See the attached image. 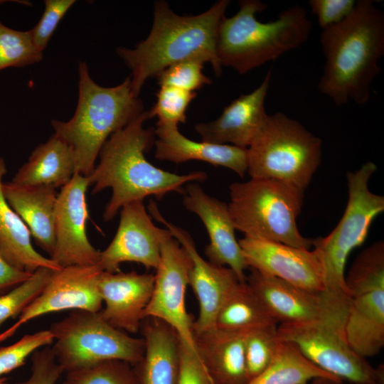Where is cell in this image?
<instances>
[{"label":"cell","instance_id":"6da1fadb","mask_svg":"<svg viewBox=\"0 0 384 384\" xmlns=\"http://www.w3.org/2000/svg\"><path fill=\"white\" fill-rule=\"evenodd\" d=\"M144 111L122 129L112 134L101 149L99 163L87 176L92 193L110 188L111 198L105 206L103 218L111 220L121 208L131 202L150 196L162 198L171 192L182 195L186 184L202 182L208 176L203 171L178 174L154 166L144 153L154 145V129L144 128L150 119Z\"/></svg>","mask_w":384,"mask_h":384},{"label":"cell","instance_id":"7a4b0ae2","mask_svg":"<svg viewBox=\"0 0 384 384\" xmlns=\"http://www.w3.org/2000/svg\"><path fill=\"white\" fill-rule=\"evenodd\" d=\"M325 63L318 90L337 106L370 99L384 55V13L374 1L359 0L341 22L320 36Z\"/></svg>","mask_w":384,"mask_h":384},{"label":"cell","instance_id":"3957f363","mask_svg":"<svg viewBox=\"0 0 384 384\" xmlns=\"http://www.w3.org/2000/svg\"><path fill=\"white\" fill-rule=\"evenodd\" d=\"M220 0L204 13L179 16L164 1L154 4V21L146 38L134 48H117V53L131 70L134 95L139 97L146 80L177 63L198 60L210 63L221 75L216 54L218 28L230 4Z\"/></svg>","mask_w":384,"mask_h":384},{"label":"cell","instance_id":"277c9868","mask_svg":"<svg viewBox=\"0 0 384 384\" xmlns=\"http://www.w3.org/2000/svg\"><path fill=\"white\" fill-rule=\"evenodd\" d=\"M78 97L75 112L67 121L52 119L54 134L75 154L76 174L89 176L109 137L144 112L142 101L134 95L131 78L113 87L98 85L85 61L78 66Z\"/></svg>","mask_w":384,"mask_h":384},{"label":"cell","instance_id":"5b68a950","mask_svg":"<svg viewBox=\"0 0 384 384\" xmlns=\"http://www.w3.org/2000/svg\"><path fill=\"white\" fill-rule=\"evenodd\" d=\"M238 4V11L224 16L218 28L216 54L222 67L245 74L299 48L309 36L311 23L299 5L263 23L256 15L266 10L267 4L258 0H242Z\"/></svg>","mask_w":384,"mask_h":384},{"label":"cell","instance_id":"8992f818","mask_svg":"<svg viewBox=\"0 0 384 384\" xmlns=\"http://www.w3.org/2000/svg\"><path fill=\"white\" fill-rule=\"evenodd\" d=\"M326 292L319 317L304 323L279 324L278 338L293 343L313 363L342 380L384 384L383 365L375 368L355 353L347 341L351 297L342 292Z\"/></svg>","mask_w":384,"mask_h":384},{"label":"cell","instance_id":"52a82bcc","mask_svg":"<svg viewBox=\"0 0 384 384\" xmlns=\"http://www.w3.org/2000/svg\"><path fill=\"white\" fill-rule=\"evenodd\" d=\"M230 215L245 237L310 250L314 239L304 237L297 218L304 191L272 178H250L229 186Z\"/></svg>","mask_w":384,"mask_h":384},{"label":"cell","instance_id":"ba28073f","mask_svg":"<svg viewBox=\"0 0 384 384\" xmlns=\"http://www.w3.org/2000/svg\"><path fill=\"white\" fill-rule=\"evenodd\" d=\"M321 159V139L278 112L268 114L247 148V172L251 178L279 180L304 191Z\"/></svg>","mask_w":384,"mask_h":384},{"label":"cell","instance_id":"9c48e42d","mask_svg":"<svg viewBox=\"0 0 384 384\" xmlns=\"http://www.w3.org/2000/svg\"><path fill=\"white\" fill-rule=\"evenodd\" d=\"M49 330L54 339L52 351L64 372L110 360L137 364L144 356L143 338L114 327L100 311L74 310Z\"/></svg>","mask_w":384,"mask_h":384},{"label":"cell","instance_id":"30bf717a","mask_svg":"<svg viewBox=\"0 0 384 384\" xmlns=\"http://www.w3.org/2000/svg\"><path fill=\"white\" fill-rule=\"evenodd\" d=\"M376 169L373 162L368 161L356 171L347 173L348 198L344 213L329 235L314 240V249L323 267L326 291L349 296L344 273L347 258L363 243L373 220L384 210V197L368 188Z\"/></svg>","mask_w":384,"mask_h":384},{"label":"cell","instance_id":"8fae6325","mask_svg":"<svg viewBox=\"0 0 384 384\" xmlns=\"http://www.w3.org/2000/svg\"><path fill=\"white\" fill-rule=\"evenodd\" d=\"M191 265L189 254L169 231L161 240L160 260L154 274L151 297L144 311V319L154 317L169 324L181 341L198 356L193 321L185 303Z\"/></svg>","mask_w":384,"mask_h":384},{"label":"cell","instance_id":"7c38bea8","mask_svg":"<svg viewBox=\"0 0 384 384\" xmlns=\"http://www.w3.org/2000/svg\"><path fill=\"white\" fill-rule=\"evenodd\" d=\"M102 272L97 265H72L53 271L38 296L12 326L0 334V343L12 336L23 324L46 314L70 309L100 311L103 302L98 279Z\"/></svg>","mask_w":384,"mask_h":384},{"label":"cell","instance_id":"4fadbf2b","mask_svg":"<svg viewBox=\"0 0 384 384\" xmlns=\"http://www.w3.org/2000/svg\"><path fill=\"white\" fill-rule=\"evenodd\" d=\"M87 177L75 174L58 194L55 210V246L50 259L60 267L94 265L100 252L86 234L89 213L85 193Z\"/></svg>","mask_w":384,"mask_h":384},{"label":"cell","instance_id":"5bb4252c","mask_svg":"<svg viewBox=\"0 0 384 384\" xmlns=\"http://www.w3.org/2000/svg\"><path fill=\"white\" fill-rule=\"evenodd\" d=\"M147 209L151 217L165 225L191 258L188 284L199 304L198 318L193 321V334L215 327V319L223 301L240 282L237 275L228 267L218 266L204 260L197 251L189 233L169 222L161 215L153 200H150Z\"/></svg>","mask_w":384,"mask_h":384},{"label":"cell","instance_id":"9a60e30c","mask_svg":"<svg viewBox=\"0 0 384 384\" xmlns=\"http://www.w3.org/2000/svg\"><path fill=\"white\" fill-rule=\"evenodd\" d=\"M169 230L156 226L142 201L131 202L120 209L116 234L100 252L97 265L103 272H119L121 263L137 262L147 270L156 269L162 239Z\"/></svg>","mask_w":384,"mask_h":384},{"label":"cell","instance_id":"2e32d148","mask_svg":"<svg viewBox=\"0 0 384 384\" xmlns=\"http://www.w3.org/2000/svg\"><path fill=\"white\" fill-rule=\"evenodd\" d=\"M247 266L311 292L325 291L318 252L286 244L244 237L238 240Z\"/></svg>","mask_w":384,"mask_h":384},{"label":"cell","instance_id":"e0dca14e","mask_svg":"<svg viewBox=\"0 0 384 384\" xmlns=\"http://www.w3.org/2000/svg\"><path fill=\"white\" fill-rule=\"evenodd\" d=\"M182 195L186 209L198 215L207 230L209 242L205 247V255L208 261L227 266L240 282H245L247 266L235 238L228 204L208 195L196 183L186 184Z\"/></svg>","mask_w":384,"mask_h":384},{"label":"cell","instance_id":"ac0fdd59","mask_svg":"<svg viewBox=\"0 0 384 384\" xmlns=\"http://www.w3.org/2000/svg\"><path fill=\"white\" fill-rule=\"evenodd\" d=\"M154 284L152 274L102 271L98 279L99 292L105 303L100 311L102 318L127 333H137L144 319Z\"/></svg>","mask_w":384,"mask_h":384},{"label":"cell","instance_id":"d6986e66","mask_svg":"<svg viewBox=\"0 0 384 384\" xmlns=\"http://www.w3.org/2000/svg\"><path fill=\"white\" fill-rule=\"evenodd\" d=\"M269 70L252 92L241 95L226 106L216 119L198 123L195 129L203 142L247 148L263 127L268 114L265 101L270 85Z\"/></svg>","mask_w":384,"mask_h":384},{"label":"cell","instance_id":"ffe728a7","mask_svg":"<svg viewBox=\"0 0 384 384\" xmlns=\"http://www.w3.org/2000/svg\"><path fill=\"white\" fill-rule=\"evenodd\" d=\"M246 282L278 324H299L321 314L326 292H311L250 268Z\"/></svg>","mask_w":384,"mask_h":384},{"label":"cell","instance_id":"44dd1931","mask_svg":"<svg viewBox=\"0 0 384 384\" xmlns=\"http://www.w3.org/2000/svg\"><path fill=\"white\" fill-rule=\"evenodd\" d=\"M155 157L175 164L198 160L223 166L243 178L247 169V149L231 144L196 142L184 137L176 125L156 124Z\"/></svg>","mask_w":384,"mask_h":384},{"label":"cell","instance_id":"7402d4cb","mask_svg":"<svg viewBox=\"0 0 384 384\" xmlns=\"http://www.w3.org/2000/svg\"><path fill=\"white\" fill-rule=\"evenodd\" d=\"M2 192L11 208L28 227L37 245L50 256L55 246V188L43 185L3 182Z\"/></svg>","mask_w":384,"mask_h":384},{"label":"cell","instance_id":"603a6c76","mask_svg":"<svg viewBox=\"0 0 384 384\" xmlns=\"http://www.w3.org/2000/svg\"><path fill=\"white\" fill-rule=\"evenodd\" d=\"M211 328L193 334L198 356L214 384H247L245 334Z\"/></svg>","mask_w":384,"mask_h":384},{"label":"cell","instance_id":"cb8c5ba5","mask_svg":"<svg viewBox=\"0 0 384 384\" xmlns=\"http://www.w3.org/2000/svg\"><path fill=\"white\" fill-rule=\"evenodd\" d=\"M145 349L140 366L139 384H177L180 366V338L169 324L146 317L141 326Z\"/></svg>","mask_w":384,"mask_h":384},{"label":"cell","instance_id":"d4e9b609","mask_svg":"<svg viewBox=\"0 0 384 384\" xmlns=\"http://www.w3.org/2000/svg\"><path fill=\"white\" fill-rule=\"evenodd\" d=\"M4 159L0 156V255L12 267L29 273L41 267L53 271L63 267L50 258L38 253L33 247L31 233L6 202L3 192V178L6 174Z\"/></svg>","mask_w":384,"mask_h":384},{"label":"cell","instance_id":"484cf974","mask_svg":"<svg viewBox=\"0 0 384 384\" xmlns=\"http://www.w3.org/2000/svg\"><path fill=\"white\" fill-rule=\"evenodd\" d=\"M76 174L75 154L60 137L53 134L38 145L11 181L19 185L63 187Z\"/></svg>","mask_w":384,"mask_h":384},{"label":"cell","instance_id":"4316f807","mask_svg":"<svg viewBox=\"0 0 384 384\" xmlns=\"http://www.w3.org/2000/svg\"><path fill=\"white\" fill-rule=\"evenodd\" d=\"M347 341L358 355L366 358L384 346V289L351 297L346 323Z\"/></svg>","mask_w":384,"mask_h":384},{"label":"cell","instance_id":"83f0119b","mask_svg":"<svg viewBox=\"0 0 384 384\" xmlns=\"http://www.w3.org/2000/svg\"><path fill=\"white\" fill-rule=\"evenodd\" d=\"M278 324L248 284L239 282L228 294L215 319V327L247 332Z\"/></svg>","mask_w":384,"mask_h":384},{"label":"cell","instance_id":"f1b7e54d","mask_svg":"<svg viewBox=\"0 0 384 384\" xmlns=\"http://www.w3.org/2000/svg\"><path fill=\"white\" fill-rule=\"evenodd\" d=\"M319 378L342 380L313 363L293 343L279 339L270 364L247 384H307Z\"/></svg>","mask_w":384,"mask_h":384},{"label":"cell","instance_id":"f546056e","mask_svg":"<svg viewBox=\"0 0 384 384\" xmlns=\"http://www.w3.org/2000/svg\"><path fill=\"white\" fill-rule=\"evenodd\" d=\"M350 297L384 289V242L377 241L362 250L345 277Z\"/></svg>","mask_w":384,"mask_h":384},{"label":"cell","instance_id":"4dcf8cb0","mask_svg":"<svg viewBox=\"0 0 384 384\" xmlns=\"http://www.w3.org/2000/svg\"><path fill=\"white\" fill-rule=\"evenodd\" d=\"M43 58L33 45L29 31L13 29L0 20V71L39 63Z\"/></svg>","mask_w":384,"mask_h":384},{"label":"cell","instance_id":"1f68e13d","mask_svg":"<svg viewBox=\"0 0 384 384\" xmlns=\"http://www.w3.org/2000/svg\"><path fill=\"white\" fill-rule=\"evenodd\" d=\"M279 342L277 324L245 334V360L248 382L260 375L272 360Z\"/></svg>","mask_w":384,"mask_h":384},{"label":"cell","instance_id":"d6a6232c","mask_svg":"<svg viewBox=\"0 0 384 384\" xmlns=\"http://www.w3.org/2000/svg\"><path fill=\"white\" fill-rule=\"evenodd\" d=\"M53 270L41 267L26 281L0 295V327L10 318L18 317L42 292Z\"/></svg>","mask_w":384,"mask_h":384},{"label":"cell","instance_id":"836d02e7","mask_svg":"<svg viewBox=\"0 0 384 384\" xmlns=\"http://www.w3.org/2000/svg\"><path fill=\"white\" fill-rule=\"evenodd\" d=\"M130 363L110 360L67 372L63 384H136Z\"/></svg>","mask_w":384,"mask_h":384},{"label":"cell","instance_id":"e575fe53","mask_svg":"<svg viewBox=\"0 0 384 384\" xmlns=\"http://www.w3.org/2000/svg\"><path fill=\"white\" fill-rule=\"evenodd\" d=\"M196 92L170 86H160L156 102L149 110L151 118L156 117V124L176 125L186 121V110Z\"/></svg>","mask_w":384,"mask_h":384},{"label":"cell","instance_id":"d590c367","mask_svg":"<svg viewBox=\"0 0 384 384\" xmlns=\"http://www.w3.org/2000/svg\"><path fill=\"white\" fill-rule=\"evenodd\" d=\"M49 329L26 334L14 343L0 348V378L24 365L27 358L53 343Z\"/></svg>","mask_w":384,"mask_h":384},{"label":"cell","instance_id":"8d00e7d4","mask_svg":"<svg viewBox=\"0 0 384 384\" xmlns=\"http://www.w3.org/2000/svg\"><path fill=\"white\" fill-rule=\"evenodd\" d=\"M203 63L198 60L181 61L166 68L155 77L159 86H170L196 92L203 85L212 82L202 72Z\"/></svg>","mask_w":384,"mask_h":384},{"label":"cell","instance_id":"74e56055","mask_svg":"<svg viewBox=\"0 0 384 384\" xmlns=\"http://www.w3.org/2000/svg\"><path fill=\"white\" fill-rule=\"evenodd\" d=\"M75 3V0L44 1L45 8L41 18L29 30L33 43L40 52L43 53L61 19Z\"/></svg>","mask_w":384,"mask_h":384},{"label":"cell","instance_id":"f35d334b","mask_svg":"<svg viewBox=\"0 0 384 384\" xmlns=\"http://www.w3.org/2000/svg\"><path fill=\"white\" fill-rule=\"evenodd\" d=\"M31 373L29 378L13 384H55L64 373L49 346L36 350L31 355Z\"/></svg>","mask_w":384,"mask_h":384},{"label":"cell","instance_id":"ab89813d","mask_svg":"<svg viewBox=\"0 0 384 384\" xmlns=\"http://www.w3.org/2000/svg\"><path fill=\"white\" fill-rule=\"evenodd\" d=\"M355 0H310L311 11L317 18L321 29H325L344 20L353 11Z\"/></svg>","mask_w":384,"mask_h":384},{"label":"cell","instance_id":"60d3db41","mask_svg":"<svg viewBox=\"0 0 384 384\" xmlns=\"http://www.w3.org/2000/svg\"><path fill=\"white\" fill-rule=\"evenodd\" d=\"M177 384H214L199 357L181 339L180 366Z\"/></svg>","mask_w":384,"mask_h":384},{"label":"cell","instance_id":"b9f144b4","mask_svg":"<svg viewBox=\"0 0 384 384\" xmlns=\"http://www.w3.org/2000/svg\"><path fill=\"white\" fill-rule=\"evenodd\" d=\"M32 274L12 267L0 255V295L26 281Z\"/></svg>","mask_w":384,"mask_h":384},{"label":"cell","instance_id":"7bdbcfd3","mask_svg":"<svg viewBox=\"0 0 384 384\" xmlns=\"http://www.w3.org/2000/svg\"><path fill=\"white\" fill-rule=\"evenodd\" d=\"M307 384H343L341 380H336L330 378H316L308 383ZM347 384H380L377 383H348Z\"/></svg>","mask_w":384,"mask_h":384},{"label":"cell","instance_id":"ee69618b","mask_svg":"<svg viewBox=\"0 0 384 384\" xmlns=\"http://www.w3.org/2000/svg\"><path fill=\"white\" fill-rule=\"evenodd\" d=\"M7 380H8V378L6 377H4V376L1 377V378H0V383H3V382H4V381H6Z\"/></svg>","mask_w":384,"mask_h":384},{"label":"cell","instance_id":"f6af8a7d","mask_svg":"<svg viewBox=\"0 0 384 384\" xmlns=\"http://www.w3.org/2000/svg\"><path fill=\"white\" fill-rule=\"evenodd\" d=\"M9 1H14L0 0V4H4L5 2H9Z\"/></svg>","mask_w":384,"mask_h":384},{"label":"cell","instance_id":"bcb514c9","mask_svg":"<svg viewBox=\"0 0 384 384\" xmlns=\"http://www.w3.org/2000/svg\"><path fill=\"white\" fill-rule=\"evenodd\" d=\"M0 384H9V383H8V380H6V381H4V382H3V383H0Z\"/></svg>","mask_w":384,"mask_h":384}]
</instances>
